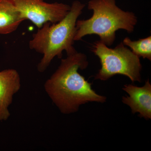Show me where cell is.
I'll list each match as a JSON object with an SVG mask.
<instances>
[{
  "label": "cell",
  "instance_id": "cell-6",
  "mask_svg": "<svg viewBox=\"0 0 151 151\" xmlns=\"http://www.w3.org/2000/svg\"><path fill=\"white\" fill-rule=\"evenodd\" d=\"M123 89L129 96L122 97V102L129 106L132 113H139L141 118L151 119V84L149 79L142 87L126 84Z\"/></svg>",
  "mask_w": 151,
  "mask_h": 151
},
{
  "label": "cell",
  "instance_id": "cell-1",
  "mask_svg": "<svg viewBox=\"0 0 151 151\" xmlns=\"http://www.w3.org/2000/svg\"><path fill=\"white\" fill-rule=\"evenodd\" d=\"M88 65L86 55L77 51L61 59L58 68L45 82L46 93L61 113H75L80 105L89 102H106V97L96 93L92 83L78 72Z\"/></svg>",
  "mask_w": 151,
  "mask_h": 151
},
{
  "label": "cell",
  "instance_id": "cell-2",
  "mask_svg": "<svg viewBox=\"0 0 151 151\" xmlns=\"http://www.w3.org/2000/svg\"><path fill=\"white\" fill-rule=\"evenodd\" d=\"M85 6L80 1H73L64 18L56 23H45L33 35L29 48L43 55L37 65L39 72H44L55 57L62 58L63 51L67 55L77 52L73 46L76 23Z\"/></svg>",
  "mask_w": 151,
  "mask_h": 151
},
{
  "label": "cell",
  "instance_id": "cell-8",
  "mask_svg": "<svg viewBox=\"0 0 151 151\" xmlns=\"http://www.w3.org/2000/svg\"><path fill=\"white\" fill-rule=\"evenodd\" d=\"M25 20L12 3L7 0H0V35L14 32Z\"/></svg>",
  "mask_w": 151,
  "mask_h": 151
},
{
  "label": "cell",
  "instance_id": "cell-9",
  "mask_svg": "<svg viewBox=\"0 0 151 151\" xmlns=\"http://www.w3.org/2000/svg\"><path fill=\"white\" fill-rule=\"evenodd\" d=\"M125 46L131 49L132 52L139 58L151 60V36L133 41L125 37L122 42Z\"/></svg>",
  "mask_w": 151,
  "mask_h": 151
},
{
  "label": "cell",
  "instance_id": "cell-5",
  "mask_svg": "<svg viewBox=\"0 0 151 151\" xmlns=\"http://www.w3.org/2000/svg\"><path fill=\"white\" fill-rule=\"evenodd\" d=\"M19 11L25 20L38 28L45 23H56L64 18L70 6L63 3L46 2L44 0H7Z\"/></svg>",
  "mask_w": 151,
  "mask_h": 151
},
{
  "label": "cell",
  "instance_id": "cell-3",
  "mask_svg": "<svg viewBox=\"0 0 151 151\" xmlns=\"http://www.w3.org/2000/svg\"><path fill=\"white\" fill-rule=\"evenodd\" d=\"M87 8L93 14L87 19L77 20L75 41L81 40L85 36L95 35L107 46H111L118 30L132 33L137 23L135 14L122 9L116 4V0H90Z\"/></svg>",
  "mask_w": 151,
  "mask_h": 151
},
{
  "label": "cell",
  "instance_id": "cell-4",
  "mask_svg": "<svg viewBox=\"0 0 151 151\" xmlns=\"http://www.w3.org/2000/svg\"><path fill=\"white\" fill-rule=\"evenodd\" d=\"M92 51L98 57L101 65L94 79L106 81L120 74L127 76L133 82H141L142 66L140 58L123 42L111 48L101 41H97L92 45Z\"/></svg>",
  "mask_w": 151,
  "mask_h": 151
},
{
  "label": "cell",
  "instance_id": "cell-7",
  "mask_svg": "<svg viewBox=\"0 0 151 151\" xmlns=\"http://www.w3.org/2000/svg\"><path fill=\"white\" fill-rule=\"evenodd\" d=\"M21 86L20 77L16 70L9 68L0 71V122L6 121L10 116L9 107Z\"/></svg>",
  "mask_w": 151,
  "mask_h": 151
}]
</instances>
